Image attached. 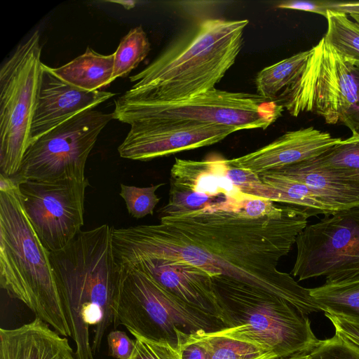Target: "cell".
<instances>
[{"label": "cell", "instance_id": "cell-1", "mask_svg": "<svg viewBox=\"0 0 359 359\" xmlns=\"http://www.w3.org/2000/svg\"><path fill=\"white\" fill-rule=\"evenodd\" d=\"M241 201L162 217L156 224L114 227L116 256L122 264L142 258L189 264L282 298L306 315L321 311L309 289L277 269L310 214L285 204L273 215L250 219L238 211Z\"/></svg>", "mask_w": 359, "mask_h": 359}, {"label": "cell", "instance_id": "cell-2", "mask_svg": "<svg viewBox=\"0 0 359 359\" xmlns=\"http://www.w3.org/2000/svg\"><path fill=\"white\" fill-rule=\"evenodd\" d=\"M113 229L104 224L81 231L50 255L76 359H95L113 324L112 304L124 270L114 252Z\"/></svg>", "mask_w": 359, "mask_h": 359}, {"label": "cell", "instance_id": "cell-3", "mask_svg": "<svg viewBox=\"0 0 359 359\" xmlns=\"http://www.w3.org/2000/svg\"><path fill=\"white\" fill-rule=\"evenodd\" d=\"M248 23V20H203L190 40L170 47L144 69L130 76L134 84L117 99L168 102L215 89L234 64Z\"/></svg>", "mask_w": 359, "mask_h": 359}, {"label": "cell", "instance_id": "cell-4", "mask_svg": "<svg viewBox=\"0 0 359 359\" xmlns=\"http://www.w3.org/2000/svg\"><path fill=\"white\" fill-rule=\"evenodd\" d=\"M49 252L25 210L18 184L0 191V285L63 337H72Z\"/></svg>", "mask_w": 359, "mask_h": 359}, {"label": "cell", "instance_id": "cell-5", "mask_svg": "<svg viewBox=\"0 0 359 359\" xmlns=\"http://www.w3.org/2000/svg\"><path fill=\"white\" fill-rule=\"evenodd\" d=\"M220 318L217 332L256 344L283 358L309 353L320 342L306 314L287 301L222 276H212Z\"/></svg>", "mask_w": 359, "mask_h": 359}, {"label": "cell", "instance_id": "cell-6", "mask_svg": "<svg viewBox=\"0 0 359 359\" xmlns=\"http://www.w3.org/2000/svg\"><path fill=\"white\" fill-rule=\"evenodd\" d=\"M114 119L130 127L168 129L213 124L236 131L266 129L283 111L275 100L257 94L213 89L168 102L114 101Z\"/></svg>", "mask_w": 359, "mask_h": 359}, {"label": "cell", "instance_id": "cell-7", "mask_svg": "<svg viewBox=\"0 0 359 359\" xmlns=\"http://www.w3.org/2000/svg\"><path fill=\"white\" fill-rule=\"evenodd\" d=\"M123 267L112 304L114 328L122 325L132 335L167 342L177 350L191 335L226 329L220 319L177 300L147 273Z\"/></svg>", "mask_w": 359, "mask_h": 359}, {"label": "cell", "instance_id": "cell-8", "mask_svg": "<svg viewBox=\"0 0 359 359\" xmlns=\"http://www.w3.org/2000/svg\"><path fill=\"white\" fill-rule=\"evenodd\" d=\"M41 50L36 30L0 70V170L8 177L18 173L29 144L41 79Z\"/></svg>", "mask_w": 359, "mask_h": 359}, {"label": "cell", "instance_id": "cell-9", "mask_svg": "<svg viewBox=\"0 0 359 359\" xmlns=\"http://www.w3.org/2000/svg\"><path fill=\"white\" fill-rule=\"evenodd\" d=\"M112 113L83 111L39 137L27 149L15 182L31 180L84 181L88 157Z\"/></svg>", "mask_w": 359, "mask_h": 359}, {"label": "cell", "instance_id": "cell-10", "mask_svg": "<svg viewBox=\"0 0 359 359\" xmlns=\"http://www.w3.org/2000/svg\"><path fill=\"white\" fill-rule=\"evenodd\" d=\"M311 49L301 72L277 101L292 116L313 112L336 124L356 100L354 65L323 37Z\"/></svg>", "mask_w": 359, "mask_h": 359}, {"label": "cell", "instance_id": "cell-11", "mask_svg": "<svg viewBox=\"0 0 359 359\" xmlns=\"http://www.w3.org/2000/svg\"><path fill=\"white\" fill-rule=\"evenodd\" d=\"M295 243L292 273L299 280L319 276L331 283L359 280V204L307 224Z\"/></svg>", "mask_w": 359, "mask_h": 359}, {"label": "cell", "instance_id": "cell-12", "mask_svg": "<svg viewBox=\"0 0 359 359\" xmlns=\"http://www.w3.org/2000/svg\"><path fill=\"white\" fill-rule=\"evenodd\" d=\"M16 183L25 210L43 246L50 252L66 248L83 225L88 179Z\"/></svg>", "mask_w": 359, "mask_h": 359}, {"label": "cell", "instance_id": "cell-13", "mask_svg": "<svg viewBox=\"0 0 359 359\" xmlns=\"http://www.w3.org/2000/svg\"><path fill=\"white\" fill-rule=\"evenodd\" d=\"M236 131L229 127L213 124L168 129L130 127L118 151L123 158L149 161L214 144Z\"/></svg>", "mask_w": 359, "mask_h": 359}, {"label": "cell", "instance_id": "cell-14", "mask_svg": "<svg viewBox=\"0 0 359 359\" xmlns=\"http://www.w3.org/2000/svg\"><path fill=\"white\" fill-rule=\"evenodd\" d=\"M115 95L109 91H87L78 88L59 78L51 67L43 63L29 144L75 115L93 109Z\"/></svg>", "mask_w": 359, "mask_h": 359}, {"label": "cell", "instance_id": "cell-15", "mask_svg": "<svg viewBox=\"0 0 359 359\" xmlns=\"http://www.w3.org/2000/svg\"><path fill=\"white\" fill-rule=\"evenodd\" d=\"M341 140L313 127L301 128L286 132L252 152L228 159V163L258 175L274 172L317 157Z\"/></svg>", "mask_w": 359, "mask_h": 359}, {"label": "cell", "instance_id": "cell-16", "mask_svg": "<svg viewBox=\"0 0 359 359\" xmlns=\"http://www.w3.org/2000/svg\"><path fill=\"white\" fill-rule=\"evenodd\" d=\"M123 265L147 273L177 300L221 320L212 276L205 271L189 264L152 258Z\"/></svg>", "mask_w": 359, "mask_h": 359}, {"label": "cell", "instance_id": "cell-17", "mask_svg": "<svg viewBox=\"0 0 359 359\" xmlns=\"http://www.w3.org/2000/svg\"><path fill=\"white\" fill-rule=\"evenodd\" d=\"M0 359H76L69 341L39 318L0 329Z\"/></svg>", "mask_w": 359, "mask_h": 359}, {"label": "cell", "instance_id": "cell-18", "mask_svg": "<svg viewBox=\"0 0 359 359\" xmlns=\"http://www.w3.org/2000/svg\"><path fill=\"white\" fill-rule=\"evenodd\" d=\"M271 172L305 184L334 212L359 204V184L323 165L318 156Z\"/></svg>", "mask_w": 359, "mask_h": 359}, {"label": "cell", "instance_id": "cell-19", "mask_svg": "<svg viewBox=\"0 0 359 359\" xmlns=\"http://www.w3.org/2000/svg\"><path fill=\"white\" fill-rule=\"evenodd\" d=\"M228 159L212 157L201 161L175 158L170 170V182L223 201L252 198L243 194L226 177Z\"/></svg>", "mask_w": 359, "mask_h": 359}, {"label": "cell", "instance_id": "cell-20", "mask_svg": "<svg viewBox=\"0 0 359 359\" xmlns=\"http://www.w3.org/2000/svg\"><path fill=\"white\" fill-rule=\"evenodd\" d=\"M114 53L102 55L88 46L86 52L53 72L65 82L84 90L95 91L110 84Z\"/></svg>", "mask_w": 359, "mask_h": 359}, {"label": "cell", "instance_id": "cell-21", "mask_svg": "<svg viewBox=\"0 0 359 359\" xmlns=\"http://www.w3.org/2000/svg\"><path fill=\"white\" fill-rule=\"evenodd\" d=\"M259 175L271 187L270 201L301 207L311 217L334 212L316 193L299 181L271 172Z\"/></svg>", "mask_w": 359, "mask_h": 359}, {"label": "cell", "instance_id": "cell-22", "mask_svg": "<svg viewBox=\"0 0 359 359\" xmlns=\"http://www.w3.org/2000/svg\"><path fill=\"white\" fill-rule=\"evenodd\" d=\"M309 291L321 311L359 323V280L325 283Z\"/></svg>", "mask_w": 359, "mask_h": 359}, {"label": "cell", "instance_id": "cell-23", "mask_svg": "<svg viewBox=\"0 0 359 359\" xmlns=\"http://www.w3.org/2000/svg\"><path fill=\"white\" fill-rule=\"evenodd\" d=\"M311 51V48L299 52L259 71L255 80L257 94L277 100L280 94L298 76Z\"/></svg>", "mask_w": 359, "mask_h": 359}, {"label": "cell", "instance_id": "cell-24", "mask_svg": "<svg viewBox=\"0 0 359 359\" xmlns=\"http://www.w3.org/2000/svg\"><path fill=\"white\" fill-rule=\"evenodd\" d=\"M327 29L323 36L342 57L359 65V24L344 13L328 10Z\"/></svg>", "mask_w": 359, "mask_h": 359}, {"label": "cell", "instance_id": "cell-25", "mask_svg": "<svg viewBox=\"0 0 359 359\" xmlns=\"http://www.w3.org/2000/svg\"><path fill=\"white\" fill-rule=\"evenodd\" d=\"M151 50V45L142 26L132 28L124 36L114 53L111 81L127 76L144 60Z\"/></svg>", "mask_w": 359, "mask_h": 359}, {"label": "cell", "instance_id": "cell-26", "mask_svg": "<svg viewBox=\"0 0 359 359\" xmlns=\"http://www.w3.org/2000/svg\"><path fill=\"white\" fill-rule=\"evenodd\" d=\"M209 359H276L269 351L252 342L221 334H205Z\"/></svg>", "mask_w": 359, "mask_h": 359}, {"label": "cell", "instance_id": "cell-27", "mask_svg": "<svg viewBox=\"0 0 359 359\" xmlns=\"http://www.w3.org/2000/svg\"><path fill=\"white\" fill-rule=\"evenodd\" d=\"M318 158L323 165L359 184V134L341 140Z\"/></svg>", "mask_w": 359, "mask_h": 359}, {"label": "cell", "instance_id": "cell-28", "mask_svg": "<svg viewBox=\"0 0 359 359\" xmlns=\"http://www.w3.org/2000/svg\"><path fill=\"white\" fill-rule=\"evenodd\" d=\"M164 184L146 187L121 184L120 196L126 203L128 213L136 219L153 215L160 198L156 194V190Z\"/></svg>", "mask_w": 359, "mask_h": 359}, {"label": "cell", "instance_id": "cell-29", "mask_svg": "<svg viewBox=\"0 0 359 359\" xmlns=\"http://www.w3.org/2000/svg\"><path fill=\"white\" fill-rule=\"evenodd\" d=\"M309 359H359V348L335 334L320 340L309 353Z\"/></svg>", "mask_w": 359, "mask_h": 359}, {"label": "cell", "instance_id": "cell-30", "mask_svg": "<svg viewBox=\"0 0 359 359\" xmlns=\"http://www.w3.org/2000/svg\"><path fill=\"white\" fill-rule=\"evenodd\" d=\"M130 359H182L179 351L167 342L154 341L137 334Z\"/></svg>", "mask_w": 359, "mask_h": 359}, {"label": "cell", "instance_id": "cell-31", "mask_svg": "<svg viewBox=\"0 0 359 359\" xmlns=\"http://www.w3.org/2000/svg\"><path fill=\"white\" fill-rule=\"evenodd\" d=\"M108 355L115 359H130L134 348L135 341L132 340L126 332L111 331L107 337Z\"/></svg>", "mask_w": 359, "mask_h": 359}, {"label": "cell", "instance_id": "cell-32", "mask_svg": "<svg viewBox=\"0 0 359 359\" xmlns=\"http://www.w3.org/2000/svg\"><path fill=\"white\" fill-rule=\"evenodd\" d=\"M274 203L270 200L252 197L243 200L238 211L247 218H262L279 210L280 206L276 205Z\"/></svg>", "mask_w": 359, "mask_h": 359}, {"label": "cell", "instance_id": "cell-33", "mask_svg": "<svg viewBox=\"0 0 359 359\" xmlns=\"http://www.w3.org/2000/svg\"><path fill=\"white\" fill-rule=\"evenodd\" d=\"M205 334L191 335L180 345L178 351L182 359H209Z\"/></svg>", "mask_w": 359, "mask_h": 359}, {"label": "cell", "instance_id": "cell-34", "mask_svg": "<svg viewBox=\"0 0 359 359\" xmlns=\"http://www.w3.org/2000/svg\"><path fill=\"white\" fill-rule=\"evenodd\" d=\"M325 316L332 322L335 334L359 348V323L327 313Z\"/></svg>", "mask_w": 359, "mask_h": 359}, {"label": "cell", "instance_id": "cell-35", "mask_svg": "<svg viewBox=\"0 0 359 359\" xmlns=\"http://www.w3.org/2000/svg\"><path fill=\"white\" fill-rule=\"evenodd\" d=\"M330 1H286L278 4L277 7L311 12L323 15L326 18Z\"/></svg>", "mask_w": 359, "mask_h": 359}, {"label": "cell", "instance_id": "cell-36", "mask_svg": "<svg viewBox=\"0 0 359 359\" xmlns=\"http://www.w3.org/2000/svg\"><path fill=\"white\" fill-rule=\"evenodd\" d=\"M354 76L357 84L356 100L340 122L348 128L352 134H359V65H354Z\"/></svg>", "mask_w": 359, "mask_h": 359}, {"label": "cell", "instance_id": "cell-37", "mask_svg": "<svg viewBox=\"0 0 359 359\" xmlns=\"http://www.w3.org/2000/svg\"><path fill=\"white\" fill-rule=\"evenodd\" d=\"M329 10L342 12L348 15H359V1L330 2Z\"/></svg>", "mask_w": 359, "mask_h": 359}, {"label": "cell", "instance_id": "cell-38", "mask_svg": "<svg viewBox=\"0 0 359 359\" xmlns=\"http://www.w3.org/2000/svg\"><path fill=\"white\" fill-rule=\"evenodd\" d=\"M108 2L111 3H116L121 5L123 6L126 9L130 10L135 6V4L137 1H123V0H118V1H108Z\"/></svg>", "mask_w": 359, "mask_h": 359}, {"label": "cell", "instance_id": "cell-39", "mask_svg": "<svg viewBox=\"0 0 359 359\" xmlns=\"http://www.w3.org/2000/svg\"><path fill=\"white\" fill-rule=\"evenodd\" d=\"M276 359H309V353L307 354H300V355H295L287 358H276Z\"/></svg>", "mask_w": 359, "mask_h": 359}, {"label": "cell", "instance_id": "cell-40", "mask_svg": "<svg viewBox=\"0 0 359 359\" xmlns=\"http://www.w3.org/2000/svg\"><path fill=\"white\" fill-rule=\"evenodd\" d=\"M349 16L351 17L354 20V21L355 22L359 24V15H349Z\"/></svg>", "mask_w": 359, "mask_h": 359}]
</instances>
